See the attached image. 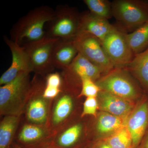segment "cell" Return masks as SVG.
<instances>
[{
  "instance_id": "32",
  "label": "cell",
  "mask_w": 148,
  "mask_h": 148,
  "mask_svg": "<svg viewBox=\"0 0 148 148\" xmlns=\"http://www.w3.org/2000/svg\"><path fill=\"white\" fill-rule=\"evenodd\" d=\"M135 148L133 147H132V148Z\"/></svg>"
},
{
  "instance_id": "25",
  "label": "cell",
  "mask_w": 148,
  "mask_h": 148,
  "mask_svg": "<svg viewBox=\"0 0 148 148\" xmlns=\"http://www.w3.org/2000/svg\"><path fill=\"white\" fill-rule=\"evenodd\" d=\"M81 82V89L78 97L97 98L101 89L96 82L89 78L83 79Z\"/></svg>"
},
{
  "instance_id": "21",
  "label": "cell",
  "mask_w": 148,
  "mask_h": 148,
  "mask_svg": "<svg viewBox=\"0 0 148 148\" xmlns=\"http://www.w3.org/2000/svg\"><path fill=\"white\" fill-rule=\"evenodd\" d=\"M21 116L7 115L0 123V148H10L15 138Z\"/></svg>"
},
{
  "instance_id": "22",
  "label": "cell",
  "mask_w": 148,
  "mask_h": 148,
  "mask_svg": "<svg viewBox=\"0 0 148 148\" xmlns=\"http://www.w3.org/2000/svg\"><path fill=\"white\" fill-rule=\"evenodd\" d=\"M126 38L134 55L148 48V21L134 32L126 33Z\"/></svg>"
},
{
  "instance_id": "26",
  "label": "cell",
  "mask_w": 148,
  "mask_h": 148,
  "mask_svg": "<svg viewBox=\"0 0 148 148\" xmlns=\"http://www.w3.org/2000/svg\"><path fill=\"white\" fill-rule=\"evenodd\" d=\"M98 110H99V107L97 98L94 97L87 98L84 103L80 117L83 118L86 116L90 115L96 118Z\"/></svg>"
},
{
  "instance_id": "31",
  "label": "cell",
  "mask_w": 148,
  "mask_h": 148,
  "mask_svg": "<svg viewBox=\"0 0 148 148\" xmlns=\"http://www.w3.org/2000/svg\"><path fill=\"white\" fill-rule=\"evenodd\" d=\"M45 148H53L52 147H50V146H48V147H45Z\"/></svg>"
},
{
  "instance_id": "9",
  "label": "cell",
  "mask_w": 148,
  "mask_h": 148,
  "mask_svg": "<svg viewBox=\"0 0 148 148\" xmlns=\"http://www.w3.org/2000/svg\"><path fill=\"white\" fill-rule=\"evenodd\" d=\"M71 89L63 86L62 92L53 100L47 126L53 136L71 122L75 110Z\"/></svg>"
},
{
  "instance_id": "10",
  "label": "cell",
  "mask_w": 148,
  "mask_h": 148,
  "mask_svg": "<svg viewBox=\"0 0 148 148\" xmlns=\"http://www.w3.org/2000/svg\"><path fill=\"white\" fill-rule=\"evenodd\" d=\"M125 32L115 27L102 42L103 47L114 68H125L134 56Z\"/></svg>"
},
{
  "instance_id": "1",
  "label": "cell",
  "mask_w": 148,
  "mask_h": 148,
  "mask_svg": "<svg viewBox=\"0 0 148 148\" xmlns=\"http://www.w3.org/2000/svg\"><path fill=\"white\" fill-rule=\"evenodd\" d=\"M55 11L47 6L34 9L19 19L13 27L11 40L22 46L42 39L46 36L45 26L50 22Z\"/></svg>"
},
{
  "instance_id": "19",
  "label": "cell",
  "mask_w": 148,
  "mask_h": 148,
  "mask_svg": "<svg viewBox=\"0 0 148 148\" xmlns=\"http://www.w3.org/2000/svg\"><path fill=\"white\" fill-rule=\"evenodd\" d=\"M125 68L138 79L145 92H148V48L134 55L132 61Z\"/></svg>"
},
{
  "instance_id": "5",
  "label": "cell",
  "mask_w": 148,
  "mask_h": 148,
  "mask_svg": "<svg viewBox=\"0 0 148 148\" xmlns=\"http://www.w3.org/2000/svg\"><path fill=\"white\" fill-rule=\"evenodd\" d=\"M113 16L129 33L148 21L147 2L140 0H115L112 2Z\"/></svg>"
},
{
  "instance_id": "11",
  "label": "cell",
  "mask_w": 148,
  "mask_h": 148,
  "mask_svg": "<svg viewBox=\"0 0 148 148\" xmlns=\"http://www.w3.org/2000/svg\"><path fill=\"white\" fill-rule=\"evenodd\" d=\"M15 140L23 148H45L50 146L53 138L46 125H38L25 122L18 129Z\"/></svg>"
},
{
  "instance_id": "24",
  "label": "cell",
  "mask_w": 148,
  "mask_h": 148,
  "mask_svg": "<svg viewBox=\"0 0 148 148\" xmlns=\"http://www.w3.org/2000/svg\"><path fill=\"white\" fill-rule=\"evenodd\" d=\"M90 13L108 20L113 16L112 2L108 0H84Z\"/></svg>"
},
{
  "instance_id": "33",
  "label": "cell",
  "mask_w": 148,
  "mask_h": 148,
  "mask_svg": "<svg viewBox=\"0 0 148 148\" xmlns=\"http://www.w3.org/2000/svg\"><path fill=\"white\" fill-rule=\"evenodd\" d=\"M147 3H148V2H147Z\"/></svg>"
},
{
  "instance_id": "30",
  "label": "cell",
  "mask_w": 148,
  "mask_h": 148,
  "mask_svg": "<svg viewBox=\"0 0 148 148\" xmlns=\"http://www.w3.org/2000/svg\"><path fill=\"white\" fill-rule=\"evenodd\" d=\"M10 148H23L16 144H12Z\"/></svg>"
},
{
  "instance_id": "16",
  "label": "cell",
  "mask_w": 148,
  "mask_h": 148,
  "mask_svg": "<svg viewBox=\"0 0 148 148\" xmlns=\"http://www.w3.org/2000/svg\"><path fill=\"white\" fill-rule=\"evenodd\" d=\"M114 27L108 20L95 16L90 12L80 14L79 32L90 34L102 42Z\"/></svg>"
},
{
  "instance_id": "20",
  "label": "cell",
  "mask_w": 148,
  "mask_h": 148,
  "mask_svg": "<svg viewBox=\"0 0 148 148\" xmlns=\"http://www.w3.org/2000/svg\"><path fill=\"white\" fill-rule=\"evenodd\" d=\"M96 118L95 129L99 135L103 137L102 138H105L123 127H126L127 119L106 112H99Z\"/></svg>"
},
{
  "instance_id": "17",
  "label": "cell",
  "mask_w": 148,
  "mask_h": 148,
  "mask_svg": "<svg viewBox=\"0 0 148 148\" xmlns=\"http://www.w3.org/2000/svg\"><path fill=\"white\" fill-rule=\"evenodd\" d=\"M84 125L81 122L70 123L53 136L50 147L53 148H74L82 138Z\"/></svg>"
},
{
  "instance_id": "15",
  "label": "cell",
  "mask_w": 148,
  "mask_h": 148,
  "mask_svg": "<svg viewBox=\"0 0 148 148\" xmlns=\"http://www.w3.org/2000/svg\"><path fill=\"white\" fill-rule=\"evenodd\" d=\"M99 110L127 119L135 106L133 101L101 90L98 97Z\"/></svg>"
},
{
  "instance_id": "6",
  "label": "cell",
  "mask_w": 148,
  "mask_h": 148,
  "mask_svg": "<svg viewBox=\"0 0 148 148\" xmlns=\"http://www.w3.org/2000/svg\"><path fill=\"white\" fill-rule=\"evenodd\" d=\"M45 82L35 77L32 82V89L24 114L25 121L31 124L47 126L53 101L43 95Z\"/></svg>"
},
{
  "instance_id": "13",
  "label": "cell",
  "mask_w": 148,
  "mask_h": 148,
  "mask_svg": "<svg viewBox=\"0 0 148 148\" xmlns=\"http://www.w3.org/2000/svg\"><path fill=\"white\" fill-rule=\"evenodd\" d=\"M4 40L11 52L12 61L10 67L0 78L1 86L12 81L22 73H31L28 56L22 47L7 37H5Z\"/></svg>"
},
{
  "instance_id": "12",
  "label": "cell",
  "mask_w": 148,
  "mask_h": 148,
  "mask_svg": "<svg viewBox=\"0 0 148 148\" xmlns=\"http://www.w3.org/2000/svg\"><path fill=\"white\" fill-rule=\"evenodd\" d=\"M126 127L132 140V146L137 148L148 128V98L145 95L135 106L126 121Z\"/></svg>"
},
{
  "instance_id": "27",
  "label": "cell",
  "mask_w": 148,
  "mask_h": 148,
  "mask_svg": "<svg viewBox=\"0 0 148 148\" xmlns=\"http://www.w3.org/2000/svg\"><path fill=\"white\" fill-rule=\"evenodd\" d=\"M45 86L51 89H62L63 79L61 75L58 73H50L46 76Z\"/></svg>"
},
{
  "instance_id": "7",
  "label": "cell",
  "mask_w": 148,
  "mask_h": 148,
  "mask_svg": "<svg viewBox=\"0 0 148 148\" xmlns=\"http://www.w3.org/2000/svg\"><path fill=\"white\" fill-rule=\"evenodd\" d=\"M78 52L99 67L103 74L108 73L114 68L98 38L84 32H79L73 40Z\"/></svg>"
},
{
  "instance_id": "28",
  "label": "cell",
  "mask_w": 148,
  "mask_h": 148,
  "mask_svg": "<svg viewBox=\"0 0 148 148\" xmlns=\"http://www.w3.org/2000/svg\"><path fill=\"white\" fill-rule=\"evenodd\" d=\"M91 148H112L103 139H98L93 143Z\"/></svg>"
},
{
  "instance_id": "14",
  "label": "cell",
  "mask_w": 148,
  "mask_h": 148,
  "mask_svg": "<svg viewBox=\"0 0 148 148\" xmlns=\"http://www.w3.org/2000/svg\"><path fill=\"white\" fill-rule=\"evenodd\" d=\"M102 74L99 67L78 53L71 65L63 70L61 76L63 82L75 77L82 83L84 78L90 79L95 82L102 77Z\"/></svg>"
},
{
  "instance_id": "8",
  "label": "cell",
  "mask_w": 148,
  "mask_h": 148,
  "mask_svg": "<svg viewBox=\"0 0 148 148\" xmlns=\"http://www.w3.org/2000/svg\"><path fill=\"white\" fill-rule=\"evenodd\" d=\"M80 14L68 6H58L49 22L46 35L60 40H73L79 32Z\"/></svg>"
},
{
  "instance_id": "4",
  "label": "cell",
  "mask_w": 148,
  "mask_h": 148,
  "mask_svg": "<svg viewBox=\"0 0 148 148\" xmlns=\"http://www.w3.org/2000/svg\"><path fill=\"white\" fill-rule=\"evenodd\" d=\"M59 40L46 35L42 39L21 46L28 56L31 72L42 76L51 73L54 68L53 49Z\"/></svg>"
},
{
  "instance_id": "3",
  "label": "cell",
  "mask_w": 148,
  "mask_h": 148,
  "mask_svg": "<svg viewBox=\"0 0 148 148\" xmlns=\"http://www.w3.org/2000/svg\"><path fill=\"white\" fill-rule=\"evenodd\" d=\"M102 90L133 101L142 96L140 88L125 68H114L95 82Z\"/></svg>"
},
{
  "instance_id": "29",
  "label": "cell",
  "mask_w": 148,
  "mask_h": 148,
  "mask_svg": "<svg viewBox=\"0 0 148 148\" xmlns=\"http://www.w3.org/2000/svg\"><path fill=\"white\" fill-rule=\"evenodd\" d=\"M137 148H148V128Z\"/></svg>"
},
{
  "instance_id": "18",
  "label": "cell",
  "mask_w": 148,
  "mask_h": 148,
  "mask_svg": "<svg viewBox=\"0 0 148 148\" xmlns=\"http://www.w3.org/2000/svg\"><path fill=\"white\" fill-rule=\"evenodd\" d=\"M78 53L73 40H59L53 49V67L64 70L71 65Z\"/></svg>"
},
{
  "instance_id": "23",
  "label": "cell",
  "mask_w": 148,
  "mask_h": 148,
  "mask_svg": "<svg viewBox=\"0 0 148 148\" xmlns=\"http://www.w3.org/2000/svg\"><path fill=\"white\" fill-rule=\"evenodd\" d=\"M102 139L112 148H131L133 147L132 136L126 127Z\"/></svg>"
},
{
  "instance_id": "2",
  "label": "cell",
  "mask_w": 148,
  "mask_h": 148,
  "mask_svg": "<svg viewBox=\"0 0 148 148\" xmlns=\"http://www.w3.org/2000/svg\"><path fill=\"white\" fill-rule=\"evenodd\" d=\"M30 73L24 72L0 88L1 116H21L32 89Z\"/></svg>"
}]
</instances>
